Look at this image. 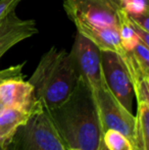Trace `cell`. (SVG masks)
I'll list each match as a JSON object with an SVG mask.
<instances>
[{"label":"cell","mask_w":149,"mask_h":150,"mask_svg":"<svg viewBox=\"0 0 149 150\" xmlns=\"http://www.w3.org/2000/svg\"><path fill=\"white\" fill-rule=\"evenodd\" d=\"M44 111L68 149H98L103 136L101 122L92 91L81 78L64 102Z\"/></svg>","instance_id":"1"},{"label":"cell","mask_w":149,"mask_h":150,"mask_svg":"<svg viewBox=\"0 0 149 150\" xmlns=\"http://www.w3.org/2000/svg\"><path fill=\"white\" fill-rule=\"evenodd\" d=\"M80 74L73 51L51 48L42 56L29 80L34 96L43 110L60 105L71 96L78 85Z\"/></svg>","instance_id":"2"},{"label":"cell","mask_w":149,"mask_h":150,"mask_svg":"<svg viewBox=\"0 0 149 150\" xmlns=\"http://www.w3.org/2000/svg\"><path fill=\"white\" fill-rule=\"evenodd\" d=\"M9 144L12 150H68L43 109L18 127Z\"/></svg>","instance_id":"3"},{"label":"cell","mask_w":149,"mask_h":150,"mask_svg":"<svg viewBox=\"0 0 149 150\" xmlns=\"http://www.w3.org/2000/svg\"><path fill=\"white\" fill-rule=\"evenodd\" d=\"M64 9L76 27L119 31V16L123 8L119 0H64Z\"/></svg>","instance_id":"4"},{"label":"cell","mask_w":149,"mask_h":150,"mask_svg":"<svg viewBox=\"0 0 149 150\" xmlns=\"http://www.w3.org/2000/svg\"><path fill=\"white\" fill-rule=\"evenodd\" d=\"M97 106L98 115L101 122L102 132L117 130L124 134L131 143L133 142L135 130V117L125 108L110 92L107 86L92 92Z\"/></svg>","instance_id":"5"},{"label":"cell","mask_w":149,"mask_h":150,"mask_svg":"<svg viewBox=\"0 0 149 150\" xmlns=\"http://www.w3.org/2000/svg\"><path fill=\"white\" fill-rule=\"evenodd\" d=\"M104 81L112 95L127 110L132 112L134 90L128 71L115 52L99 50Z\"/></svg>","instance_id":"6"},{"label":"cell","mask_w":149,"mask_h":150,"mask_svg":"<svg viewBox=\"0 0 149 150\" xmlns=\"http://www.w3.org/2000/svg\"><path fill=\"white\" fill-rule=\"evenodd\" d=\"M0 101L8 108L23 109L34 113L42 107L34 96L33 86L23 79H8L0 83Z\"/></svg>","instance_id":"7"},{"label":"cell","mask_w":149,"mask_h":150,"mask_svg":"<svg viewBox=\"0 0 149 150\" xmlns=\"http://www.w3.org/2000/svg\"><path fill=\"white\" fill-rule=\"evenodd\" d=\"M37 32L34 21H23L16 16L14 9L0 18V50L6 52L22 40Z\"/></svg>","instance_id":"8"},{"label":"cell","mask_w":149,"mask_h":150,"mask_svg":"<svg viewBox=\"0 0 149 150\" xmlns=\"http://www.w3.org/2000/svg\"><path fill=\"white\" fill-rule=\"evenodd\" d=\"M32 113L23 109L6 107L0 113V147L5 150L18 127L24 125Z\"/></svg>","instance_id":"9"},{"label":"cell","mask_w":149,"mask_h":150,"mask_svg":"<svg viewBox=\"0 0 149 150\" xmlns=\"http://www.w3.org/2000/svg\"><path fill=\"white\" fill-rule=\"evenodd\" d=\"M135 130L133 138V150H149V104L138 103L135 117Z\"/></svg>","instance_id":"10"},{"label":"cell","mask_w":149,"mask_h":150,"mask_svg":"<svg viewBox=\"0 0 149 150\" xmlns=\"http://www.w3.org/2000/svg\"><path fill=\"white\" fill-rule=\"evenodd\" d=\"M119 35L121 45L127 51H131L140 41L133 26V22L130 18L129 14L124 9L121 10L119 16Z\"/></svg>","instance_id":"11"},{"label":"cell","mask_w":149,"mask_h":150,"mask_svg":"<svg viewBox=\"0 0 149 150\" xmlns=\"http://www.w3.org/2000/svg\"><path fill=\"white\" fill-rule=\"evenodd\" d=\"M102 142L108 150H133L131 141L117 130H106L102 136Z\"/></svg>","instance_id":"12"},{"label":"cell","mask_w":149,"mask_h":150,"mask_svg":"<svg viewBox=\"0 0 149 150\" xmlns=\"http://www.w3.org/2000/svg\"><path fill=\"white\" fill-rule=\"evenodd\" d=\"M135 57L137 63L139 64L140 69L146 74L149 75V47L139 41L136 46L131 50Z\"/></svg>","instance_id":"13"},{"label":"cell","mask_w":149,"mask_h":150,"mask_svg":"<svg viewBox=\"0 0 149 150\" xmlns=\"http://www.w3.org/2000/svg\"><path fill=\"white\" fill-rule=\"evenodd\" d=\"M119 2L128 14L149 13L148 0H119Z\"/></svg>","instance_id":"14"},{"label":"cell","mask_w":149,"mask_h":150,"mask_svg":"<svg viewBox=\"0 0 149 150\" xmlns=\"http://www.w3.org/2000/svg\"><path fill=\"white\" fill-rule=\"evenodd\" d=\"M129 16L136 26L143 29L144 31L149 32V13L129 14Z\"/></svg>","instance_id":"15"},{"label":"cell","mask_w":149,"mask_h":150,"mask_svg":"<svg viewBox=\"0 0 149 150\" xmlns=\"http://www.w3.org/2000/svg\"><path fill=\"white\" fill-rule=\"evenodd\" d=\"M20 0H0V18H2L7 12L14 9Z\"/></svg>","instance_id":"16"},{"label":"cell","mask_w":149,"mask_h":150,"mask_svg":"<svg viewBox=\"0 0 149 150\" xmlns=\"http://www.w3.org/2000/svg\"><path fill=\"white\" fill-rule=\"evenodd\" d=\"M97 150H108V149L106 148V146L104 145V143L101 142V143H100V145H99V147H98Z\"/></svg>","instance_id":"17"},{"label":"cell","mask_w":149,"mask_h":150,"mask_svg":"<svg viewBox=\"0 0 149 150\" xmlns=\"http://www.w3.org/2000/svg\"><path fill=\"white\" fill-rule=\"evenodd\" d=\"M5 108H6V107H5V105H4L3 103L1 102V101H0V113H1L2 111H3Z\"/></svg>","instance_id":"18"},{"label":"cell","mask_w":149,"mask_h":150,"mask_svg":"<svg viewBox=\"0 0 149 150\" xmlns=\"http://www.w3.org/2000/svg\"><path fill=\"white\" fill-rule=\"evenodd\" d=\"M4 53H5V52H4V51H2V50H0V58L2 57V55H3Z\"/></svg>","instance_id":"19"},{"label":"cell","mask_w":149,"mask_h":150,"mask_svg":"<svg viewBox=\"0 0 149 150\" xmlns=\"http://www.w3.org/2000/svg\"><path fill=\"white\" fill-rule=\"evenodd\" d=\"M68 150H76V149H68Z\"/></svg>","instance_id":"20"},{"label":"cell","mask_w":149,"mask_h":150,"mask_svg":"<svg viewBox=\"0 0 149 150\" xmlns=\"http://www.w3.org/2000/svg\"><path fill=\"white\" fill-rule=\"evenodd\" d=\"M0 150H2V148H1V147H0Z\"/></svg>","instance_id":"21"}]
</instances>
